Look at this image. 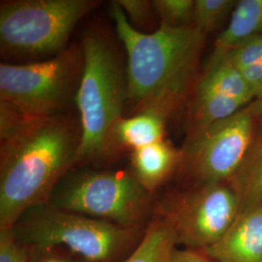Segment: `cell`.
<instances>
[{
    "mask_svg": "<svg viewBox=\"0 0 262 262\" xmlns=\"http://www.w3.org/2000/svg\"><path fill=\"white\" fill-rule=\"evenodd\" d=\"M0 104V231H8L30 208L51 201L77 163L82 128L70 115L30 117Z\"/></svg>",
    "mask_w": 262,
    "mask_h": 262,
    "instance_id": "obj_1",
    "label": "cell"
},
{
    "mask_svg": "<svg viewBox=\"0 0 262 262\" xmlns=\"http://www.w3.org/2000/svg\"><path fill=\"white\" fill-rule=\"evenodd\" d=\"M111 15L126 53L125 111L132 116L152 109L168 118L189 93L206 34L193 26L163 25L152 33H143L131 25L117 1Z\"/></svg>",
    "mask_w": 262,
    "mask_h": 262,
    "instance_id": "obj_2",
    "label": "cell"
},
{
    "mask_svg": "<svg viewBox=\"0 0 262 262\" xmlns=\"http://www.w3.org/2000/svg\"><path fill=\"white\" fill-rule=\"evenodd\" d=\"M82 45L84 69L74 99L82 128L76 165L112 156L114 128L127 103L126 66L112 43L88 34Z\"/></svg>",
    "mask_w": 262,
    "mask_h": 262,
    "instance_id": "obj_3",
    "label": "cell"
},
{
    "mask_svg": "<svg viewBox=\"0 0 262 262\" xmlns=\"http://www.w3.org/2000/svg\"><path fill=\"white\" fill-rule=\"evenodd\" d=\"M14 233L26 246H60L90 262H118L138 246L144 232L42 204L28 210Z\"/></svg>",
    "mask_w": 262,
    "mask_h": 262,
    "instance_id": "obj_4",
    "label": "cell"
},
{
    "mask_svg": "<svg viewBox=\"0 0 262 262\" xmlns=\"http://www.w3.org/2000/svg\"><path fill=\"white\" fill-rule=\"evenodd\" d=\"M96 0H8L0 5V47L6 57L28 62L57 56Z\"/></svg>",
    "mask_w": 262,
    "mask_h": 262,
    "instance_id": "obj_5",
    "label": "cell"
},
{
    "mask_svg": "<svg viewBox=\"0 0 262 262\" xmlns=\"http://www.w3.org/2000/svg\"><path fill=\"white\" fill-rule=\"evenodd\" d=\"M83 45L32 62L0 64V101L27 116L60 114L74 101L84 69Z\"/></svg>",
    "mask_w": 262,
    "mask_h": 262,
    "instance_id": "obj_6",
    "label": "cell"
},
{
    "mask_svg": "<svg viewBox=\"0 0 262 262\" xmlns=\"http://www.w3.org/2000/svg\"><path fill=\"white\" fill-rule=\"evenodd\" d=\"M49 202L61 210L142 230L150 214L151 194L130 171H84L56 188Z\"/></svg>",
    "mask_w": 262,
    "mask_h": 262,
    "instance_id": "obj_7",
    "label": "cell"
},
{
    "mask_svg": "<svg viewBox=\"0 0 262 262\" xmlns=\"http://www.w3.org/2000/svg\"><path fill=\"white\" fill-rule=\"evenodd\" d=\"M157 215L173 227L177 245L203 251L217 243L234 224L239 202L227 183L201 185L165 197Z\"/></svg>",
    "mask_w": 262,
    "mask_h": 262,
    "instance_id": "obj_8",
    "label": "cell"
},
{
    "mask_svg": "<svg viewBox=\"0 0 262 262\" xmlns=\"http://www.w3.org/2000/svg\"><path fill=\"white\" fill-rule=\"evenodd\" d=\"M255 126L256 119L245 107L188 142L182 161L198 186L232 178L251 146Z\"/></svg>",
    "mask_w": 262,
    "mask_h": 262,
    "instance_id": "obj_9",
    "label": "cell"
},
{
    "mask_svg": "<svg viewBox=\"0 0 262 262\" xmlns=\"http://www.w3.org/2000/svg\"><path fill=\"white\" fill-rule=\"evenodd\" d=\"M200 252L214 262H262V207L238 215L217 243Z\"/></svg>",
    "mask_w": 262,
    "mask_h": 262,
    "instance_id": "obj_10",
    "label": "cell"
},
{
    "mask_svg": "<svg viewBox=\"0 0 262 262\" xmlns=\"http://www.w3.org/2000/svg\"><path fill=\"white\" fill-rule=\"evenodd\" d=\"M184 152L161 140L131 150L130 172L150 194L161 187L182 162Z\"/></svg>",
    "mask_w": 262,
    "mask_h": 262,
    "instance_id": "obj_11",
    "label": "cell"
},
{
    "mask_svg": "<svg viewBox=\"0 0 262 262\" xmlns=\"http://www.w3.org/2000/svg\"><path fill=\"white\" fill-rule=\"evenodd\" d=\"M227 184L238 198L239 215L262 207V119L256 120L251 146Z\"/></svg>",
    "mask_w": 262,
    "mask_h": 262,
    "instance_id": "obj_12",
    "label": "cell"
},
{
    "mask_svg": "<svg viewBox=\"0 0 262 262\" xmlns=\"http://www.w3.org/2000/svg\"><path fill=\"white\" fill-rule=\"evenodd\" d=\"M167 119L152 109L123 117L114 128L112 155L115 150H133L163 140Z\"/></svg>",
    "mask_w": 262,
    "mask_h": 262,
    "instance_id": "obj_13",
    "label": "cell"
},
{
    "mask_svg": "<svg viewBox=\"0 0 262 262\" xmlns=\"http://www.w3.org/2000/svg\"><path fill=\"white\" fill-rule=\"evenodd\" d=\"M262 33V0H240L227 28L217 36L207 66H214L239 43ZM206 66V67H207Z\"/></svg>",
    "mask_w": 262,
    "mask_h": 262,
    "instance_id": "obj_14",
    "label": "cell"
},
{
    "mask_svg": "<svg viewBox=\"0 0 262 262\" xmlns=\"http://www.w3.org/2000/svg\"><path fill=\"white\" fill-rule=\"evenodd\" d=\"M248 104L224 94H194L188 119V142L194 140L215 122L239 112Z\"/></svg>",
    "mask_w": 262,
    "mask_h": 262,
    "instance_id": "obj_15",
    "label": "cell"
},
{
    "mask_svg": "<svg viewBox=\"0 0 262 262\" xmlns=\"http://www.w3.org/2000/svg\"><path fill=\"white\" fill-rule=\"evenodd\" d=\"M195 94H224L241 99L248 105L254 99L240 69L226 58L207 66L197 83Z\"/></svg>",
    "mask_w": 262,
    "mask_h": 262,
    "instance_id": "obj_16",
    "label": "cell"
},
{
    "mask_svg": "<svg viewBox=\"0 0 262 262\" xmlns=\"http://www.w3.org/2000/svg\"><path fill=\"white\" fill-rule=\"evenodd\" d=\"M176 246L173 227L156 214L145 228L138 246L123 262H167Z\"/></svg>",
    "mask_w": 262,
    "mask_h": 262,
    "instance_id": "obj_17",
    "label": "cell"
},
{
    "mask_svg": "<svg viewBox=\"0 0 262 262\" xmlns=\"http://www.w3.org/2000/svg\"><path fill=\"white\" fill-rule=\"evenodd\" d=\"M237 3L236 0H195L192 26L207 35L232 14Z\"/></svg>",
    "mask_w": 262,
    "mask_h": 262,
    "instance_id": "obj_18",
    "label": "cell"
},
{
    "mask_svg": "<svg viewBox=\"0 0 262 262\" xmlns=\"http://www.w3.org/2000/svg\"><path fill=\"white\" fill-rule=\"evenodd\" d=\"M152 5L159 16L160 25L174 28L192 26L193 0H156Z\"/></svg>",
    "mask_w": 262,
    "mask_h": 262,
    "instance_id": "obj_19",
    "label": "cell"
},
{
    "mask_svg": "<svg viewBox=\"0 0 262 262\" xmlns=\"http://www.w3.org/2000/svg\"><path fill=\"white\" fill-rule=\"evenodd\" d=\"M238 69L262 61V33L249 38L232 48L224 57Z\"/></svg>",
    "mask_w": 262,
    "mask_h": 262,
    "instance_id": "obj_20",
    "label": "cell"
},
{
    "mask_svg": "<svg viewBox=\"0 0 262 262\" xmlns=\"http://www.w3.org/2000/svg\"><path fill=\"white\" fill-rule=\"evenodd\" d=\"M28 262H90L60 246H27Z\"/></svg>",
    "mask_w": 262,
    "mask_h": 262,
    "instance_id": "obj_21",
    "label": "cell"
},
{
    "mask_svg": "<svg viewBox=\"0 0 262 262\" xmlns=\"http://www.w3.org/2000/svg\"><path fill=\"white\" fill-rule=\"evenodd\" d=\"M0 262H28V249L14 230L0 231Z\"/></svg>",
    "mask_w": 262,
    "mask_h": 262,
    "instance_id": "obj_22",
    "label": "cell"
},
{
    "mask_svg": "<svg viewBox=\"0 0 262 262\" xmlns=\"http://www.w3.org/2000/svg\"><path fill=\"white\" fill-rule=\"evenodd\" d=\"M117 2L131 25H146L150 21L152 2L148 0H119Z\"/></svg>",
    "mask_w": 262,
    "mask_h": 262,
    "instance_id": "obj_23",
    "label": "cell"
},
{
    "mask_svg": "<svg viewBox=\"0 0 262 262\" xmlns=\"http://www.w3.org/2000/svg\"><path fill=\"white\" fill-rule=\"evenodd\" d=\"M240 71L251 89L254 99L262 95V61L244 67Z\"/></svg>",
    "mask_w": 262,
    "mask_h": 262,
    "instance_id": "obj_24",
    "label": "cell"
},
{
    "mask_svg": "<svg viewBox=\"0 0 262 262\" xmlns=\"http://www.w3.org/2000/svg\"><path fill=\"white\" fill-rule=\"evenodd\" d=\"M167 262H214L205 253L190 249L175 248Z\"/></svg>",
    "mask_w": 262,
    "mask_h": 262,
    "instance_id": "obj_25",
    "label": "cell"
},
{
    "mask_svg": "<svg viewBox=\"0 0 262 262\" xmlns=\"http://www.w3.org/2000/svg\"><path fill=\"white\" fill-rule=\"evenodd\" d=\"M246 108L254 119H262V95L256 97Z\"/></svg>",
    "mask_w": 262,
    "mask_h": 262,
    "instance_id": "obj_26",
    "label": "cell"
}]
</instances>
